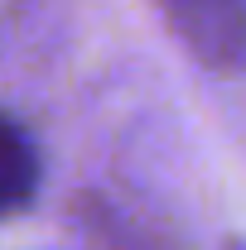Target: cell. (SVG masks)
Segmentation results:
<instances>
[{
  "instance_id": "2",
  "label": "cell",
  "mask_w": 246,
  "mask_h": 250,
  "mask_svg": "<svg viewBox=\"0 0 246 250\" xmlns=\"http://www.w3.org/2000/svg\"><path fill=\"white\" fill-rule=\"evenodd\" d=\"M34 188H39V159L25 130L0 116V217H15L20 207H29Z\"/></svg>"
},
{
  "instance_id": "1",
  "label": "cell",
  "mask_w": 246,
  "mask_h": 250,
  "mask_svg": "<svg viewBox=\"0 0 246 250\" xmlns=\"http://www.w3.org/2000/svg\"><path fill=\"white\" fill-rule=\"evenodd\" d=\"M164 24L213 72L246 67V0H154Z\"/></svg>"
}]
</instances>
